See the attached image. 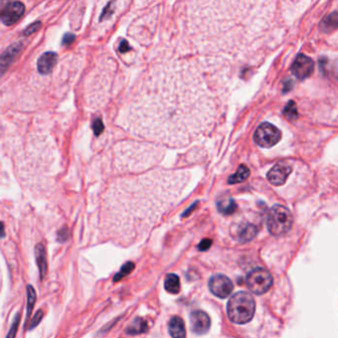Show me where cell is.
Returning <instances> with one entry per match:
<instances>
[{
	"label": "cell",
	"instance_id": "cell-1",
	"mask_svg": "<svg viewBox=\"0 0 338 338\" xmlns=\"http://www.w3.org/2000/svg\"><path fill=\"white\" fill-rule=\"evenodd\" d=\"M256 304L253 296L247 292H238L233 294L227 304V314L231 322L238 324L249 322L255 314Z\"/></svg>",
	"mask_w": 338,
	"mask_h": 338
},
{
	"label": "cell",
	"instance_id": "cell-2",
	"mask_svg": "<svg viewBox=\"0 0 338 338\" xmlns=\"http://www.w3.org/2000/svg\"><path fill=\"white\" fill-rule=\"evenodd\" d=\"M267 227L271 234L279 236L286 233L292 224L290 212L284 206L276 204L268 212Z\"/></svg>",
	"mask_w": 338,
	"mask_h": 338
},
{
	"label": "cell",
	"instance_id": "cell-3",
	"mask_svg": "<svg viewBox=\"0 0 338 338\" xmlns=\"http://www.w3.org/2000/svg\"><path fill=\"white\" fill-rule=\"evenodd\" d=\"M246 284L248 288L255 294H263L272 286L273 277L266 269L256 268L247 275Z\"/></svg>",
	"mask_w": 338,
	"mask_h": 338
},
{
	"label": "cell",
	"instance_id": "cell-4",
	"mask_svg": "<svg viewBox=\"0 0 338 338\" xmlns=\"http://www.w3.org/2000/svg\"><path fill=\"white\" fill-rule=\"evenodd\" d=\"M282 138V132L269 122L262 123L254 133L255 142L263 148H271Z\"/></svg>",
	"mask_w": 338,
	"mask_h": 338
},
{
	"label": "cell",
	"instance_id": "cell-5",
	"mask_svg": "<svg viewBox=\"0 0 338 338\" xmlns=\"http://www.w3.org/2000/svg\"><path fill=\"white\" fill-rule=\"evenodd\" d=\"M314 70V62L310 56L298 55L292 64V74L300 80H304L312 76Z\"/></svg>",
	"mask_w": 338,
	"mask_h": 338
},
{
	"label": "cell",
	"instance_id": "cell-6",
	"mask_svg": "<svg viewBox=\"0 0 338 338\" xmlns=\"http://www.w3.org/2000/svg\"><path fill=\"white\" fill-rule=\"evenodd\" d=\"M208 286L210 292L220 298H226L233 290V282L224 275L218 274L210 279Z\"/></svg>",
	"mask_w": 338,
	"mask_h": 338
},
{
	"label": "cell",
	"instance_id": "cell-7",
	"mask_svg": "<svg viewBox=\"0 0 338 338\" xmlns=\"http://www.w3.org/2000/svg\"><path fill=\"white\" fill-rule=\"evenodd\" d=\"M24 11L23 3L19 1L8 2L1 11V21L5 25H12L22 17Z\"/></svg>",
	"mask_w": 338,
	"mask_h": 338
},
{
	"label": "cell",
	"instance_id": "cell-8",
	"mask_svg": "<svg viewBox=\"0 0 338 338\" xmlns=\"http://www.w3.org/2000/svg\"><path fill=\"white\" fill-rule=\"evenodd\" d=\"M192 330L194 334L202 336L210 328V318L208 314L202 310H194L190 314Z\"/></svg>",
	"mask_w": 338,
	"mask_h": 338
},
{
	"label": "cell",
	"instance_id": "cell-9",
	"mask_svg": "<svg viewBox=\"0 0 338 338\" xmlns=\"http://www.w3.org/2000/svg\"><path fill=\"white\" fill-rule=\"evenodd\" d=\"M290 172H292V167L288 163L280 162L276 164L272 169L268 172L267 178L270 182V184H272L273 186H279L286 182Z\"/></svg>",
	"mask_w": 338,
	"mask_h": 338
},
{
	"label": "cell",
	"instance_id": "cell-10",
	"mask_svg": "<svg viewBox=\"0 0 338 338\" xmlns=\"http://www.w3.org/2000/svg\"><path fill=\"white\" fill-rule=\"evenodd\" d=\"M258 232V228L252 224H242L237 227L235 231V238L242 243L253 240Z\"/></svg>",
	"mask_w": 338,
	"mask_h": 338
},
{
	"label": "cell",
	"instance_id": "cell-11",
	"mask_svg": "<svg viewBox=\"0 0 338 338\" xmlns=\"http://www.w3.org/2000/svg\"><path fill=\"white\" fill-rule=\"evenodd\" d=\"M56 62V55L54 52H46L38 60V70L43 74H48L52 72Z\"/></svg>",
	"mask_w": 338,
	"mask_h": 338
},
{
	"label": "cell",
	"instance_id": "cell-12",
	"mask_svg": "<svg viewBox=\"0 0 338 338\" xmlns=\"http://www.w3.org/2000/svg\"><path fill=\"white\" fill-rule=\"evenodd\" d=\"M169 332L172 338H186L184 322L180 316H174L170 318Z\"/></svg>",
	"mask_w": 338,
	"mask_h": 338
},
{
	"label": "cell",
	"instance_id": "cell-13",
	"mask_svg": "<svg viewBox=\"0 0 338 338\" xmlns=\"http://www.w3.org/2000/svg\"><path fill=\"white\" fill-rule=\"evenodd\" d=\"M35 253H36V260H37V264L39 267V271H40V275H41V279H44L46 273H47V259H46V250L43 244H38L36 246L35 249Z\"/></svg>",
	"mask_w": 338,
	"mask_h": 338
},
{
	"label": "cell",
	"instance_id": "cell-14",
	"mask_svg": "<svg viewBox=\"0 0 338 338\" xmlns=\"http://www.w3.org/2000/svg\"><path fill=\"white\" fill-rule=\"evenodd\" d=\"M148 330V324L142 318H137L133 320V322L126 328V332L131 336L144 334Z\"/></svg>",
	"mask_w": 338,
	"mask_h": 338
},
{
	"label": "cell",
	"instance_id": "cell-15",
	"mask_svg": "<svg viewBox=\"0 0 338 338\" xmlns=\"http://www.w3.org/2000/svg\"><path fill=\"white\" fill-rule=\"evenodd\" d=\"M21 48H22L21 43H15L12 46H10L9 48H7L5 52H3V54L1 55L2 70H4V68L14 58V56L18 54V52L21 50Z\"/></svg>",
	"mask_w": 338,
	"mask_h": 338
},
{
	"label": "cell",
	"instance_id": "cell-16",
	"mask_svg": "<svg viewBox=\"0 0 338 338\" xmlns=\"http://www.w3.org/2000/svg\"><path fill=\"white\" fill-rule=\"evenodd\" d=\"M165 288L172 294H178L180 290V278L176 274H172V273L168 274L165 279Z\"/></svg>",
	"mask_w": 338,
	"mask_h": 338
},
{
	"label": "cell",
	"instance_id": "cell-17",
	"mask_svg": "<svg viewBox=\"0 0 338 338\" xmlns=\"http://www.w3.org/2000/svg\"><path fill=\"white\" fill-rule=\"evenodd\" d=\"M237 206L235 204V202L232 198H226V200H222L218 202V210L220 214H224V216H230L232 214H234V212L236 210Z\"/></svg>",
	"mask_w": 338,
	"mask_h": 338
},
{
	"label": "cell",
	"instance_id": "cell-18",
	"mask_svg": "<svg viewBox=\"0 0 338 338\" xmlns=\"http://www.w3.org/2000/svg\"><path fill=\"white\" fill-rule=\"evenodd\" d=\"M249 174H250V170L248 169L245 165H241L235 174H233L232 176H229L228 182L231 184L241 182L245 180L249 176Z\"/></svg>",
	"mask_w": 338,
	"mask_h": 338
},
{
	"label": "cell",
	"instance_id": "cell-19",
	"mask_svg": "<svg viewBox=\"0 0 338 338\" xmlns=\"http://www.w3.org/2000/svg\"><path fill=\"white\" fill-rule=\"evenodd\" d=\"M322 28L326 31H334L338 29V13L334 12L330 15H328L322 22Z\"/></svg>",
	"mask_w": 338,
	"mask_h": 338
},
{
	"label": "cell",
	"instance_id": "cell-20",
	"mask_svg": "<svg viewBox=\"0 0 338 338\" xmlns=\"http://www.w3.org/2000/svg\"><path fill=\"white\" fill-rule=\"evenodd\" d=\"M27 296H28V304H27V318L31 316L32 310L36 302V292L32 286H28L27 288Z\"/></svg>",
	"mask_w": 338,
	"mask_h": 338
},
{
	"label": "cell",
	"instance_id": "cell-21",
	"mask_svg": "<svg viewBox=\"0 0 338 338\" xmlns=\"http://www.w3.org/2000/svg\"><path fill=\"white\" fill-rule=\"evenodd\" d=\"M134 268H135V265H134L132 262H128V263L124 264V265L122 266L121 270L115 275L113 281H114V282L120 281L122 278H124L125 276L129 275V274L134 270Z\"/></svg>",
	"mask_w": 338,
	"mask_h": 338
},
{
	"label": "cell",
	"instance_id": "cell-22",
	"mask_svg": "<svg viewBox=\"0 0 338 338\" xmlns=\"http://www.w3.org/2000/svg\"><path fill=\"white\" fill-rule=\"evenodd\" d=\"M284 114L286 115V117L288 119V120H294L298 118V112H296V104L294 102H290L284 108Z\"/></svg>",
	"mask_w": 338,
	"mask_h": 338
},
{
	"label": "cell",
	"instance_id": "cell-23",
	"mask_svg": "<svg viewBox=\"0 0 338 338\" xmlns=\"http://www.w3.org/2000/svg\"><path fill=\"white\" fill-rule=\"evenodd\" d=\"M43 316H44V314H43V312H42V310H39V312H37L35 314L34 318H32L31 322H30V326H29V328H30V330H32V328H34L35 326H38V324L41 322V320H42Z\"/></svg>",
	"mask_w": 338,
	"mask_h": 338
},
{
	"label": "cell",
	"instance_id": "cell-24",
	"mask_svg": "<svg viewBox=\"0 0 338 338\" xmlns=\"http://www.w3.org/2000/svg\"><path fill=\"white\" fill-rule=\"evenodd\" d=\"M19 322H20V314L17 316V318H15L14 320V324L9 332V334H7L6 338H14L15 336H16V332H17V328H18V326H19Z\"/></svg>",
	"mask_w": 338,
	"mask_h": 338
},
{
	"label": "cell",
	"instance_id": "cell-25",
	"mask_svg": "<svg viewBox=\"0 0 338 338\" xmlns=\"http://www.w3.org/2000/svg\"><path fill=\"white\" fill-rule=\"evenodd\" d=\"M40 26H41V23H40V22H35V23L29 25V26L24 30L23 34H24L25 36H28V35H30V34L36 32V31L40 28Z\"/></svg>",
	"mask_w": 338,
	"mask_h": 338
},
{
	"label": "cell",
	"instance_id": "cell-26",
	"mask_svg": "<svg viewBox=\"0 0 338 338\" xmlns=\"http://www.w3.org/2000/svg\"><path fill=\"white\" fill-rule=\"evenodd\" d=\"M92 129L96 135H100L104 131V124L100 119H96L92 124Z\"/></svg>",
	"mask_w": 338,
	"mask_h": 338
},
{
	"label": "cell",
	"instance_id": "cell-27",
	"mask_svg": "<svg viewBox=\"0 0 338 338\" xmlns=\"http://www.w3.org/2000/svg\"><path fill=\"white\" fill-rule=\"evenodd\" d=\"M212 244V241L210 239H204V240L200 243V245H198V248L200 251H206L208 249L210 248Z\"/></svg>",
	"mask_w": 338,
	"mask_h": 338
},
{
	"label": "cell",
	"instance_id": "cell-28",
	"mask_svg": "<svg viewBox=\"0 0 338 338\" xmlns=\"http://www.w3.org/2000/svg\"><path fill=\"white\" fill-rule=\"evenodd\" d=\"M68 228L66 227L62 228L58 231V241H62V242L66 241L68 239Z\"/></svg>",
	"mask_w": 338,
	"mask_h": 338
},
{
	"label": "cell",
	"instance_id": "cell-29",
	"mask_svg": "<svg viewBox=\"0 0 338 338\" xmlns=\"http://www.w3.org/2000/svg\"><path fill=\"white\" fill-rule=\"evenodd\" d=\"M74 39V35L70 34V33H66L64 36V39H62V44H66V45H68L70 44Z\"/></svg>",
	"mask_w": 338,
	"mask_h": 338
},
{
	"label": "cell",
	"instance_id": "cell-30",
	"mask_svg": "<svg viewBox=\"0 0 338 338\" xmlns=\"http://www.w3.org/2000/svg\"><path fill=\"white\" fill-rule=\"evenodd\" d=\"M129 50H130V47H129L128 43L126 41H122L121 44H120V46H119V51L121 53H125V52H127Z\"/></svg>",
	"mask_w": 338,
	"mask_h": 338
}]
</instances>
